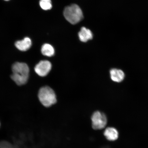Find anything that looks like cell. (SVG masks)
Listing matches in <instances>:
<instances>
[{"label": "cell", "instance_id": "ba28073f", "mask_svg": "<svg viewBox=\"0 0 148 148\" xmlns=\"http://www.w3.org/2000/svg\"><path fill=\"white\" fill-rule=\"evenodd\" d=\"M78 36L81 42H86L92 39L93 38V34L90 29L83 27L81 28L79 32Z\"/></svg>", "mask_w": 148, "mask_h": 148}, {"label": "cell", "instance_id": "52a82bcc", "mask_svg": "<svg viewBox=\"0 0 148 148\" xmlns=\"http://www.w3.org/2000/svg\"><path fill=\"white\" fill-rule=\"evenodd\" d=\"M111 79L114 82L120 83L124 79L125 74L121 69L113 68L110 70Z\"/></svg>", "mask_w": 148, "mask_h": 148}, {"label": "cell", "instance_id": "5bb4252c", "mask_svg": "<svg viewBox=\"0 0 148 148\" xmlns=\"http://www.w3.org/2000/svg\"><path fill=\"white\" fill-rule=\"evenodd\" d=\"M0 126H1V123H0Z\"/></svg>", "mask_w": 148, "mask_h": 148}, {"label": "cell", "instance_id": "8992f818", "mask_svg": "<svg viewBox=\"0 0 148 148\" xmlns=\"http://www.w3.org/2000/svg\"><path fill=\"white\" fill-rule=\"evenodd\" d=\"M32 44V42L31 38L26 37L23 40L16 41L15 43V45L19 50L26 51L30 49Z\"/></svg>", "mask_w": 148, "mask_h": 148}, {"label": "cell", "instance_id": "8fae6325", "mask_svg": "<svg viewBox=\"0 0 148 148\" xmlns=\"http://www.w3.org/2000/svg\"><path fill=\"white\" fill-rule=\"evenodd\" d=\"M39 5L40 8L44 10H50L52 7L51 0H40Z\"/></svg>", "mask_w": 148, "mask_h": 148}, {"label": "cell", "instance_id": "6da1fadb", "mask_svg": "<svg viewBox=\"0 0 148 148\" xmlns=\"http://www.w3.org/2000/svg\"><path fill=\"white\" fill-rule=\"evenodd\" d=\"M11 78L18 86L25 84L28 79L29 68L25 63L16 62L12 66Z\"/></svg>", "mask_w": 148, "mask_h": 148}, {"label": "cell", "instance_id": "4fadbf2b", "mask_svg": "<svg viewBox=\"0 0 148 148\" xmlns=\"http://www.w3.org/2000/svg\"><path fill=\"white\" fill-rule=\"evenodd\" d=\"M3 1H10V0H3Z\"/></svg>", "mask_w": 148, "mask_h": 148}, {"label": "cell", "instance_id": "277c9868", "mask_svg": "<svg viewBox=\"0 0 148 148\" xmlns=\"http://www.w3.org/2000/svg\"><path fill=\"white\" fill-rule=\"evenodd\" d=\"M92 126L95 130L103 129L106 126L107 122L106 116L103 113L97 111L94 112L91 117Z\"/></svg>", "mask_w": 148, "mask_h": 148}, {"label": "cell", "instance_id": "9c48e42d", "mask_svg": "<svg viewBox=\"0 0 148 148\" xmlns=\"http://www.w3.org/2000/svg\"><path fill=\"white\" fill-rule=\"evenodd\" d=\"M104 135L107 140L113 141L117 139L119 137V133L114 127H108L105 129Z\"/></svg>", "mask_w": 148, "mask_h": 148}, {"label": "cell", "instance_id": "7c38bea8", "mask_svg": "<svg viewBox=\"0 0 148 148\" xmlns=\"http://www.w3.org/2000/svg\"><path fill=\"white\" fill-rule=\"evenodd\" d=\"M0 148H13V147L9 142L2 141L0 142Z\"/></svg>", "mask_w": 148, "mask_h": 148}, {"label": "cell", "instance_id": "30bf717a", "mask_svg": "<svg viewBox=\"0 0 148 148\" xmlns=\"http://www.w3.org/2000/svg\"><path fill=\"white\" fill-rule=\"evenodd\" d=\"M41 52L45 56L51 57L54 55L55 49L53 46L49 44H45L42 46Z\"/></svg>", "mask_w": 148, "mask_h": 148}, {"label": "cell", "instance_id": "7a4b0ae2", "mask_svg": "<svg viewBox=\"0 0 148 148\" xmlns=\"http://www.w3.org/2000/svg\"><path fill=\"white\" fill-rule=\"evenodd\" d=\"M64 14L66 19L73 25L79 23L83 17L82 10L78 5L75 4L66 7L64 9Z\"/></svg>", "mask_w": 148, "mask_h": 148}, {"label": "cell", "instance_id": "5b68a950", "mask_svg": "<svg viewBox=\"0 0 148 148\" xmlns=\"http://www.w3.org/2000/svg\"><path fill=\"white\" fill-rule=\"evenodd\" d=\"M52 65L48 60L40 61L35 66L34 70L36 73L40 77H45L50 71Z\"/></svg>", "mask_w": 148, "mask_h": 148}, {"label": "cell", "instance_id": "3957f363", "mask_svg": "<svg viewBox=\"0 0 148 148\" xmlns=\"http://www.w3.org/2000/svg\"><path fill=\"white\" fill-rule=\"evenodd\" d=\"M38 97L40 103L46 107H50L57 101L54 91L49 86L40 88L38 92Z\"/></svg>", "mask_w": 148, "mask_h": 148}]
</instances>
